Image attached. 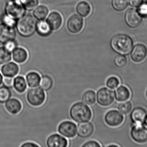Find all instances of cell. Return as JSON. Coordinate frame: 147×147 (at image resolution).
<instances>
[{
    "mask_svg": "<svg viewBox=\"0 0 147 147\" xmlns=\"http://www.w3.org/2000/svg\"><path fill=\"white\" fill-rule=\"evenodd\" d=\"M69 115L72 121L78 123L88 122L92 117L91 109L82 101L72 104L70 109Z\"/></svg>",
    "mask_w": 147,
    "mask_h": 147,
    "instance_id": "1",
    "label": "cell"
},
{
    "mask_svg": "<svg viewBox=\"0 0 147 147\" xmlns=\"http://www.w3.org/2000/svg\"><path fill=\"white\" fill-rule=\"evenodd\" d=\"M134 42L128 35L119 34L115 35L111 39V46L113 50L117 53L127 55L132 51Z\"/></svg>",
    "mask_w": 147,
    "mask_h": 147,
    "instance_id": "2",
    "label": "cell"
},
{
    "mask_svg": "<svg viewBox=\"0 0 147 147\" xmlns=\"http://www.w3.org/2000/svg\"><path fill=\"white\" fill-rule=\"evenodd\" d=\"M36 20L30 15H27L20 18L16 25L18 33L24 37L32 35L36 29Z\"/></svg>",
    "mask_w": 147,
    "mask_h": 147,
    "instance_id": "3",
    "label": "cell"
},
{
    "mask_svg": "<svg viewBox=\"0 0 147 147\" xmlns=\"http://www.w3.org/2000/svg\"><path fill=\"white\" fill-rule=\"evenodd\" d=\"M28 102L33 107L41 106L45 101L46 95L40 87L30 88L27 90L26 94Z\"/></svg>",
    "mask_w": 147,
    "mask_h": 147,
    "instance_id": "4",
    "label": "cell"
},
{
    "mask_svg": "<svg viewBox=\"0 0 147 147\" xmlns=\"http://www.w3.org/2000/svg\"><path fill=\"white\" fill-rule=\"evenodd\" d=\"M5 12L8 16L16 20L24 16L26 10L20 1L10 0L6 4Z\"/></svg>",
    "mask_w": 147,
    "mask_h": 147,
    "instance_id": "5",
    "label": "cell"
},
{
    "mask_svg": "<svg viewBox=\"0 0 147 147\" xmlns=\"http://www.w3.org/2000/svg\"><path fill=\"white\" fill-rule=\"evenodd\" d=\"M96 92L97 102L100 106L107 107L114 102L115 93L112 90L105 86L99 88Z\"/></svg>",
    "mask_w": 147,
    "mask_h": 147,
    "instance_id": "6",
    "label": "cell"
},
{
    "mask_svg": "<svg viewBox=\"0 0 147 147\" xmlns=\"http://www.w3.org/2000/svg\"><path fill=\"white\" fill-rule=\"evenodd\" d=\"M58 133L67 139H72L77 135V125L73 121H65L58 125Z\"/></svg>",
    "mask_w": 147,
    "mask_h": 147,
    "instance_id": "7",
    "label": "cell"
},
{
    "mask_svg": "<svg viewBox=\"0 0 147 147\" xmlns=\"http://www.w3.org/2000/svg\"><path fill=\"white\" fill-rule=\"evenodd\" d=\"M124 121V117L121 113L116 110H111L106 112L104 116L106 124L111 127L120 126Z\"/></svg>",
    "mask_w": 147,
    "mask_h": 147,
    "instance_id": "8",
    "label": "cell"
},
{
    "mask_svg": "<svg viewBox=\"0 0 147 147\" xmlns=\"http://www.w3.org/2000/svg\"><path fill=\"white\" fill-rule=\"evenodd\" d=\"M16 37V32L13 26L3 22L0 24V42L6 44L14 41Z\"/></svg>",
    "mask_w": 147,
    "mask_h": 147,
    "instance_id": "9",
    "label": "cell"
},
{
    "mask_svg": "<svg viewBox=\"0 0 147 147\" xmlns=\"http://www.w3.org/2000/svg\"><path fill=\"white\" fill-rule=\"evenodd\" d=\"M132 139L140 144L147 142V127L137 123L132 127L130 133Z\"/></svg>",
    "mask_w": 147,
    "mask_h": 147,
    "instance_id": "10",
    "label": "cell"
},
{
    "mask_svg": "<svg viewBox=\"0 0 147 147\" xmlns=\"http://www.w3.org/2000/svg\"><path fill=\"white\" fill-rule=\"evenodd\" d=\"M69 142L67 138L59 134L54 133L49 135L46 141V144L48 147H67Z\"/></svg>",
    "mask_w": 147,
    "mask_h": 147,
    "instance_id": "11",
    "label": "cell"
},
{
    "mask_svg": "<svg viewBox=\"0 0 147 147\" xmlns=\"http://www.w3.org/2000/svg\"><path fill=\"white\" fill-rule=\"evenodd\" d=\"M125 20L127 25L132 28L139 27L142 22V16L138 11L133 9H129L125 14Z\"/></svg>",
    "mask_w": 147,
    "mask_h": 147,
    "instance_id": "12",
    "label": "cell"
},
{
    "mask_svg": "<svg viewBox=\"0 0 147 147\" xmlns=\"http://www.w3.org/2000/svg\"><path fill=\"white\" fill-rule=\"evenodd\" d=\"M147 56V48L145 45L139 44L136 45L131 54L132 60L136 63H140L145 60Z\"/></svg>",
    "mask_w": 147,
    "mask_h": 147,
    "instance_id": "13",
    "label": "cell"
},
{
    "mask_svg": "<svg viewBox=\"0 0 147 147\" xmlns=\"http://www.w3.org/2000/svg\"><path fill=\"white\" fill-rule=\"evenodd\" d=\"M19 65L13 62H9L3 65L1 68V71L4 77L13 78L19 73Z\"/></svg>",
    "mask_w": 147,
    "mask_h": 147,
    "instance_id": "14",
    "label": "cell"
},
{
    "mask_svg": "<svg viewBox=\"0 0 147 147\" xmlns=\"http://www.w3.org/2000/svg\"><path fill=\"white\" fill-rule=\"evenodd\" d=\"M83 25V19L78 15H74L68 20L67 27L70 32L73 33H77L81 31Z\"/></svg>",
    "mask_w": 147,
    "mask_h": 147,
    "instance_id": "15",
    "label": "cell"
},
{
    "mask_svg": "<svg viewBox=\"0 0 147 147\" xmlns=\"http://www.w3.org/2000/svg\"><path fill=\"white\" fill-rule=\"evenodd\" d=\"M5 108L9 113L13 115H16L21 111L22 104L19 99L10 98L5 103Z\"/></svg>",
    "mask_w": 147,
    "mask_h": 147,
    "instance_id": "16",
    "label": "cell"
},
{
    "mask_svg": "<svg viewBox=\"0 0 147 147\" xmlns=\"http://www.w3.org/2000/svg\"><path fill=\"white\" fill-rule=\"evenodd\" d=\"M62 16L57 12H53L50 14L47 19V22L51 30H57L61 26L62 24Z\"/></svg>",
    "mask_w": 147,
    "mask_h": 147,
    "instance_id": "17",
    "label": "cell"
},
{
    "mask_svg": "<svg viewBox=\"0 0 147 147\" xmlns=\"http://www.w3.org/2000/svg\"><path fill=\"white\" fill-rule=\"evenodd\" d=\"M28 54L26 49L22 47H16L13 51V59L19 64L25 63L28 58Z\"/></svg>",
    "mask_w": 147,
    "mask_h": 147,
    "instance_id": "18",
    "label": "cell"
},
{
    "mask_svg": "<svg viewBox=\"0 0 147 147\" xmlns=\"http://www.w3.org/2000/svg\"><path fill=\"white\" fill-rule=\"evenodd\" d=\"M147 115V112L145 109L142 107H137L133 110L130 117L134 123H141L144 122Z\"/></svg>",
    "mask_w": 147,
    "mask_h": 147,
    "instance_id": "19",
    "label": "cell"
},
{
    "mask_svg": "<svg viewBox=\"0 0 147 147\" xmlns=\"http://www.w3.org/2000/svg\"><path fill=\"white\" fill-rule=\"evenodd\" d=\"M116 100L119 102H125L129 99L130 97V91L128 88L121 85L114 91Z\"/></svg>",
    "mask_w": 147,
    "mask_h": 147,
    "instance_id": "20",
    "label": "cell"
},
{
    "mask_svg": "<svg viewBox=\"0 0 147 147\" xmlns=\"http://www.w3.org/2000/svg\"><path fill=\"white\" fill-rule=\"evenodd\" d=\"M26 80L29 88H34L39 85L41 76L37 72L32 71L26 75Z\"/></svg>",
    "mask_w": 147,
    "mask_h": 147,
    "instance_id": "21",
    "label": "cell"
},
{
    "mask_svg": "<svg viewBox=\"0 0 147 147\" xmlns=\"http://www.w3.org/2000/svg\"><path fill=\"white\" fill-rule=\"evenodd\" d=\"M13 86L14 89L20 94H23L27 89V84L25 77L19 75L13 79Z\"/></svg>",
    "mask_w": 147,
    "mask_h": 147,
    "instance_id": "22",
    "label": "cell"
},
{
    "mask_svg": "<svg viewBox=\"0 0 147 147\" xmlns=\"http://www.w3.org/2000/svg\"><path fill=\"white\" fill-rule=\"evenodd\" d=\"M81 100L82 102L87 105L90 106L94 105L96 101V91L92 89L85 91L82 94Z\"/></svg>",
    "mask_w": 147,
    "mask_h": 147,
    "instance_id": "23",
    "label": "cell"
},
{
    "mask_svg": "<svg viewBox=\"0 0 147 147\" xmlns=\"http://www.w3.org/2000/svg\"><path fill=\"white\" fill-rule=\"evenodd\" d=\"M54 81L53 79L48 75H44L41 76L40 87H41L44 91H48L51 90L53 86Z\"/></svg>",
    "mask_w": 147,
    "mask_h": 147,
    "instance_id": "24",
    "label": "cell"
},
{
    "mask_svg": "<svg viewBox=\"0 0 147 147\" xmlns=\"http://www.w3.org/2000/svg\"><path fill=\"white\" fill-rule=\"evenodd\" d=\"M36 29L38 33L43 36L49 35L51 30L47 22L44 21H40L36 24Z\"/></svg>",
    "mask_w": 147,
    "mask_h": 147,
    "instance_id": "25",
    "label": "cell"
},
{
    "mask_svg": "<svg viewBox=\"0 0 147 147\" xmlns=\"http://www.w3.org/2000/svg\"><path fill=\"white\" fill-rule=\"evenodd\" d=\"M76 9L78 14L83 17H86L90 13L91 7L87 2L81 1L78 4Z\"/></svg>",
    "mask_w": 147,
    "mask_h": 147,
    "instance_id": "26",
    "label": "cell"
},
{
    "mask_svg": "<svg viewBox=\"0 0 147 147\" xmlns=\"http://www.w3.org/2000/svg\"><path fill=\"white\" fill-rule=\"evenodd\" d=\"M12 96V91L9 87L4 85L0 86V104L5 103Z\"/></svg>",
    "mask_w": 147,
    "mask_h": 147,
    "instance_id": "27",
    "label": "cell"
},
{
    "mask_svg": "<svg viewBox=\"0 0 147 147\" xmlns=\"http://www.w3.org/2000/svg\"><path fill=\"white\" fill-rule=\"evenodd\" d=\"M49 13V9L45 6H40L37 8L33 12L34 16L38 20H42L47 16Z\"/></svg>",
    "mask_w": 147,
    "mask_h": 147,
    "instance_id": "28",
    "label": "cell"
},
{
    "mask_svg": "<svg viewBox=\"0 0 147 147\" xmlns=\"http://www.w3.org/2000/svg\"><path fill=\"white\" fill-rule=\"evenodd\" d=\"M12 54L11 52L4 47H0V65L4 64L11 61Z\"/></svg>",
    "mask_w": 147,
    "mask_h": 147,
    "instance_id": "29",
    "label": "cell"
},
{
    "mask_svg": "<svg viewBox=\"0 0 147 147\" xmlns=\"http://www.w3.org/2000/svg\"><path fill=\"white\" fill-rule=\"evenodd\" d=\"M129 1V0H112V6L117 11H122L127 7Z\"/></svg>",
    "mask_w": 147,
    "mask_h": 147,
    "instance_id": "30",
    "label": "cell"
},
{
    "mask_svg": "<svg viewBox=\"0 0 147 147\" xmlns=\"http://www.w3.org/2000/svg\"><path fill=\"white\" fill-rule=\"evenodd\" d=\"M120 83V80L117 77L111 76L108 77L106 79L105 85L107 86V88L111 89H114L118 87Z\"/></svg>",
    "mask_w": 147,
    "mask_h": 147,
    "instance_id": "31",
    "label": "cell"
},
{
    "mask_svg": "<svg viewBox=\"0 0 147 147\" xmlns=\"http://www.w3.org/2000/svg\"><path fill=\"white\" fill-rule=\"evenodd\" d=\"M133 108L132 103L130 102L121 103L118 105V110L123 114H127L130 113Z\"/></svg>",
    "mask_w": 147,
    "mask_h": 147,
    "instance_id": "32",
    "label": "cell"
},
{
    "mask_svg": "<svg viewBox=\"0 0 147 147\" xmlns=\"http://www.w3.org/2000/svg\"><path fill=\"white\" fill-rule=\"evenodd\" d=\"M127 59L122 54L117 55L114 59V63L116 66L120 68H123L126 66L127 64Z\"/></svg>",
    "mask_w": 147,
    "mask_h": 147,
    "instance_id": "33",
    "label": "cell"
},
{
    "mask_svg": "<svg viewBox=\"0 0 147 147\" xmlns=\"http://www.w3.org/2000/svg\"><path fill=\"white\" fill-rule=\"evenodd\" d=\"M23 5L25 9L28 10L34 9L38 3V0H18Z\"/></svg>",
    "mask_w": 147,
    "mask_h": 147,
    "instance_id": "34",
    "label": "cell"
},
{
    "mask_svg": "<svg viewBox=\"0 0 147 147\" xmlns=\"http://www.w3.org/2000/svg\"><path fill=\"white\" fill-rule=\"evenodd\" d=\"M81 147H102L100 143L95 140H90L86 141L83 143Z\"/></svg>",
    "mask_w": 147,
    "mask_h": 147,
    "instance_id": "35",
    "label": "cell"
},
{
    "mask_svg": "<svg viewBox=\"0 0 147 147\" xmlns=\"http://www.w3.org/2000/svg\"><path fill=\"white\" fill-rule=\"evenodd\" d=\"M138 12L141 16L143 17H147V4H142L139 6Z\"/></svg>",
    "mask_w": 147,
    "mask_h": 147,
    "instance_id": "36",
    "label": "cell"
},
{
    "mask_svg": "<svg viewBox=\"0 0 147 147\" xmlns=\"http://www.w3.org/2000/svg\"><path fill=\"white\" fill-rule=\"evenodd\" d=\"M13 78L8 77H5L4 79L3 78V85L7 87H12L13 86Z\"/></svg>",
    "mask_w": 147,
    "mask_h": 147,
    "instance_id": "37",
    "label": "cell"
},
{
    "mask_svg": "<svg viewBox=\"0 0 147 147\" xmlns=\"http://www.w3.org/2000/svg\"><path fill=\"white\" fill-rule=\"evenodd\" d=\"M16 44L15 42L14 41H11L5 44L4 47L11 52L16 48Z\"/></svg>",
    "mask_w": 147,
    "mask_h": 147,
    "instance_id": "38",
    "label": "cell"
},
{
    "mask_svg": "<svg viewBox=\"0 0 147 147\" xmlns=\"http://www.w3.org/2000/svg\"><path fill=\"white\" fill-rule=\"evenodd\" d=\"M20 147H40L35 142L31 141L23 142L20 146Z\"/></svg>",
    "mask_w": 147,
    "mask_h": 147,
    "instance_id": "39",
    "label": "cell"
},
{
    "mask_svg": "<svg viewBox=\"0 0 147 147\" xmlns=\"http://www.w3.org/2000/svg\"><path fill=\"white\" fill-rule=\"evenodd\" d=\"M143 0H129L130 5L133 7H139L143 3Z\"/></svg>",
    "mask_w": 147,
    "mask_h": 147,
    "instance_id": "40",
    "label": "cell"
},
{
    "mask_svg": "<svg viewBox=\"0 0 147 147\" xmlns=\"http://www.w3.org/2000/svg\"><path fill=\"white\" fill-rule=\"evenodd\" d=\"M3 81V77L1 73L0 72V86L2 84Z\"/></svg>",
    "mask_w": 147,
    "mask_h": 147,
    "instance_id": "41",
    "label": "cell"
},
{
    "mask_svg": "<svg viewBox=\"0 0 147 147\" xmlns=\"http://www.w3.org/2000/svg\"><path fill=\"white\" fill-rule=\"evenodd\" d=\"M144 124L147 127V115L146 118H145V120H144V122H143Z\"/></svg>",
    "mask_w": 147,
    "mask_h": 147,
    "instance_id": "42",
    "label": "cell"
},
{
    "mask_svg": "<svg viewBox=\"0 0 147 147\" xmlns=\"http://www.w3.org/2000/svg\"><path fill=\"white\" fill-rule=\"evenodd\" d=\"M106 147H118V146L115 144H111V145H108Z\"/></svg>",
    "mask_w": 147,
    "mask_h": 147,
    "instance_id": "43",
    "label": "cell"
},
{
    "mask_svg": "<svg viewBox=\"0 0 147 147\" xmlns=\"http://www.w3.org/2000/svg\"><path fill=\"white\" fill-rule=\"evenodd\" d=\"M146 97L147 98V90L146 91Z\"/></svg>",
    "mask_w": 147,
    "mask_h": 147,
    "instance_id": "44",
    "label": "cell"
}]
</instances>
